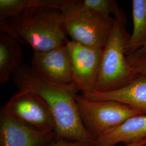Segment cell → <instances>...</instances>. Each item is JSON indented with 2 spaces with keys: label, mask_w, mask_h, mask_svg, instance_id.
Listing matches in <instances>:
<instances>
[{
  "label": "cell",
  "mask_w": 146,
  "mask_h": 146,
  "mask_svg": "<svg viewBox=\"0 0 146 146\" xmlns=\"http://www.w3.org/2000/svg\"><path fill=\"white\" fill-rule=\"evenodd\" d=\"M16 86L34 90L47 103L55 122L56 137L95 146V140L84 128L76 101L78 89L74 84H58L38 76L31 66L22 65L13 75Z\"/></svg>",
  "instance_id": "obj_1"
},
{
  "label": "cell",
  "mask_w": 146,
  "mask_h": 146,
  "mask_svg": "<svg viewBox=\"0 0 146 146\" xmlns=\"http://www.w3.org/2000/svg\"><path fill=\"white\" fill-rule=\"evenodd\" d=\"M0 29L20 43L29 44L34 52H48L68 41L62 11L48 8L30 7L18 17L0 23Z\"/></svg>",
  "instance_id": "obj_2"
},
{
  "label": "cell",
  "mask_w": 146,
  "mask_h": 146,
  "mask_svg": "<svg viewBox=\"0 0 146 146\" xmlns=\"http://www.w3.org/2000/svg\"><path fill=\"white\" fill-rule=\"evenodd\" d=\"M131 35L125 25L115 20V23L103 50L98 79L95 90L106 92L130 84L141 74L128 62L125 47Z\"/></svg>",
  "instance_id": "obj_3"
},
{
  "label": "cell",
  "mask_w": 146,
  "mask_h": 146,
  "mask_svg": "<svg viewBox=\"0 0 146 146\" xmlns=\"http://www.w3.org/2000/svg\"><path fill=\"white\" fill-rule=\"evenodd\" d=\"M62 13L72 41L88 47L104 49L115 19L90 9L80 0H70Z\"/></svg>",
  "instance_id": "obj_4"
},
{
  "label": "cell",
  "mask_w": 146,
  "mask_h": 146,
  "mask_svg": "<svg viewBox=\"0 0 146 146\" xmlns=\"http://www.w3.org/2000/svg\"><path fill=\"white\" fill-rule=\"evenodd\" d=\"M76 101L84 127L95 141L131 117L145 114L117 102L91 101L82 95Z\"/></svg>",
  "instance_id": "obj_5"
},
{
  "label": "cell",
  "mask_w": 146,
  "mask_h": 146,
  "mask_svg": "<svg viewBox=\"0 0 146 146\" xmlns=\"http://www.w3.org/2000/svg\"><path fill=\"white\" fill-rule=\"evenodd\" d=\"M19 89L2 108L16 120L35 130L54 131V120L47 103L33 89Z\"/></svg>",
  "instance_id": "obj_6"
},
{
  "label": "cell",
  "mask_w": 146,
  "mask_h": 146,
  "mask_svg": "<svg viewBox=\"0 0 146 146\" xmlns=\"http://www.w3.org/2000/svg\"><path fill=\"white\" fill-rule=\"evenodd\" d=\"M72 63L73 83L82 94L96 89L102 49L88 47L73 41L67 43Z\"/></svg>",
  "instance_id": "obj_7"
},
{
  "label": "cell",
  "mask_w": 146,
  "mask_h": 146,
  "mask_svg": "<svg viewBox=\"0 0 146 146\" xmlns=\"http://www.w3.org/2000/svg\"><path fill=\"white\" fill-rule=\"evenodd\" d=\"M31 68L48 82L63 85L73 83L72 59L67 44L46 52H34Z\"/></svg>",
  "instance_id": "obj_8"
},
{
  "label": "cell",
  "mask_w": 146,
  "mask_h": 146,
  "mask_svg": "<svg viewBox=\"0 0 146 146\" xmlns=\"http://www.w3.org/2000/svg\"><path fill=\"white\" fill-rule=\"evenodd\" d=\"M56 137L54 131L35 130L0 110V146H46Z\"/></svg>",
  "instance_id": "obj_9"
},
{
  "label": "cell",
  "mask_w": 146,
  "mask_h": 146,
  "mask_svg": "<svg viewBox=\"0 0 146 146\" xmlns=\"http://www.w3.org/2000/svg\"><path fill=\"white\" fill-rule=\"evenodd\" d=\"M82 95L91 101H113L146 114V77L140 75L121 88L106 92L94 90Z\"/></svg>",
  "instance_id": "obj_10"
},
{
  "label": "cell",
  "mask_w": 146,
  "mask_h": 146,
  "mask_svg": "<svg viewBox=\"0 0 146 146\" xmlns=\"http://www.w3.org/2000/svg\"><path fill=\"white\" fill-rule=\"evenodd\" d=\"M146 139V114L137 115L98 138L95 146H114L124 143L129 145Z\"/></svg>",
  "instance_id": "obj_11"
},
{
  "label": "cell",
  "mask_w": 146,
  "mask_h": 146,
  "mask_svg": "<svg viewBox=\"0 0 146 146\" xmlns=\"http://www.w3.org/2000/svg\"><path fill=\"white\" fill-rule=\"evenodd\" d=\"M20 42L5 32H0V83L8 82L21 67L23 52Z\"/></svg>",
  "instance_id": "obj_12"
},
{
  "label": "cell",
  "mask_w": 146,
  "mask_h": 146,
  "mask_svg": "<svg viewBox=\"0 0 146 146\" xmlns=\"http://www.w3.org/2000/svg\"><path fill=\"white\" fill-rule=\"evenodd\" d=\"M133 31L125 47V55L135 52L146 42V0L132 1Z\"/></svg>",
  "instance_id": "obj_13"
},
{
  "label": "cell",
  "mask_w": 146,
  "mask_h": 146,
  "mask_svg": "<svg viewBox=\"0 0 146 146\" xmlns=\"http://www.w3.org/2000/svg\"><path fill=\"white\" fill-rule=\"evenodd\" d=\"M84 5L90 9L102 15L110 17L113 14L115 19L125 25L127 19L123 12L114 0H84Z\"/></svg>",
  "instance_id": "obj_14"
},
{
  "label": "cell",
  "mask_w": 146,
  "mask_h": 146,
  "mask_svg": "<svg viewBox=\"0 0 146 146\" xmlns=\"http://www.w3.org/2000/svg\"><path fill=\"white\" fill-rule=\"evenodd\" d=\"M35 6V0H0V23L17 18L27 9Z\"/></svg>",
  "instance_id": "obj_15"
},
{
  "label": "cell",
  "mask_w": 146,
  "mask_h": 146,
  "mask_svg": "<svg viewBox=\"0 0 146 146\" xmlns=\"http://www.w3.org/2000/svg\"><path fill=\"white\" fill-rule=\"evenodd\" d=\"M128 62L131 66L136 68L141 75L146 77V53L140 56H127Z\"/></svg>",
  "instance_id": "obj_16"
},
{
  "label": "cell",
  "mask_w": 146,
  "mask_h": 146,
  "mask_svg": "<svg viewBox=\"0 0 146 146\" xmlns=\"http://www.w3.org/2000/svg\"><path fill=\"white\" fill-rule=\"evenodd\" d=\"M46 146H86L78 141H72L55 137Z\"/></svg>",
  "instance_id": "obj_17"
},
{
  "label": "cell",
  "mask_w": 146,
  "mask_h": 146,
  "mask_svg": "<svg viewBox=\"0 0 146 146\" xmlns=\"http://www.w3.org/2000/svg\"><path fill=\"white\" fill-rule=\"evenodd\" d=\"M145 53H146V42L141 46V48L139 49H138L135 52H134L133 54H132L131 55L137 56H140L142 55H143Z\"/></svg>",
  "instance_id": "obj_18"
},
{
  "label": "cell",
  "mask_w": 146,
  "mask_h": 146,
  "mask_svg": "<svg viewBox=\"0 0 146 146\" xmlns=\"http://www.w3.org/2000/svg\"><path fill=\"white\" fill-rule=\"evenodd\" d=\"M146 145V139L142 140V141L136 142L134 143H131L129 145H125V146H145Z\"/></svg>",
  "instance_id": "obj_19"
},
{
  "label": "cell",
  "mask_w": 146,
  "mask_h": 146,
  "mask_svg": "<svg viewBox=\"0 0 146 146\" xmlns=\"http://www.w3.org/2000/svg\"></svg>",
  "instance_id": "obj_20"
}]
</instances>
